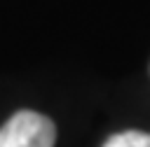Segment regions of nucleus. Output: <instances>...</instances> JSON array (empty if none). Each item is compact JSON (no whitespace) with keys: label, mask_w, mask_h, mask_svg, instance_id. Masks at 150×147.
<instances>
[{"label":"nucleus","mask_w":150,"mask_h":147,"mask_svg":"<svg viewBox=\"0 0 150 147\" xmlns=\"http://www.w3.org/2000/svg\"><path fill=\"white\" fill-rule=\"evenodd\" d=\"M56 126L49 117L21 110L0 128V147H54Z\"/></svg>","instance_id":"obj_1"},{"label":"nucleus","mask_w":150,"mask_h":147,"mask_svg":"<svg viewBox=\"0 0 150 147\" xmlns=\"http://www.w3.org/2000/svg\"><path fill=\"white\" fill-rule=\"evenodd\" d=\"M103 147H150V133L143 131H122L110 135Z\"/></svg>","instance_id":"obj_2"}]
</instances>
